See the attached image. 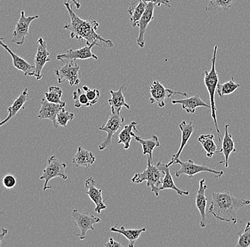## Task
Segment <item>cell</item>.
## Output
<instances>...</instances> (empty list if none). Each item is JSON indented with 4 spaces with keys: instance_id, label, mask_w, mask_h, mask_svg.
I'll list each match as a JSON object with an SVG mask.
<instances>
[{
    "instance_id": "1",
    "label": "cell",
    "mask_w": 250,
    "mask_h": 247,
    "mask_svg": "<svg viewBox=\"0 0 250 247\" xmlns=\"http://www.w3.org/2000/svg\"><path fill=\"white\" fill-rule=\"evenodd\" d=\"M63 4L68 10L70 18V23L65 24L64 29L69 31L70 37L71 39H76L78 41H85L86 45H90L97 42V41L105 44L109 48L113 47V42L109 40L103 38L100 34L96 32L99 27L100 24L96 20H83L75 13L73 9V5L70 4L68 0H63Z\"/></svg>"
},
{
    "instance_id": "2",
    "label": "cell",
    "mask_w": 250,
    "mask_h": 247,
    "mask_svg": "<svg viewBox=\"0 0 250 247\" xmlns=\"http://www.w3.org/2000/svg\"><path fill=\"white\" fill-rule=\"evenodd\" d=\"M211 196L212 202L209 207V213L220 221L232 223V227L237 222L234 217L237 210L250 204V200L236 198L229 190L212 192Z\"/></svg>"
},
{
    "instance_id": "3",
    "label": "cell",
    "mask_w": 250,
    "mask_h": 247,
    "mask_svg": "<svg viewBox=\"0 0 250 247\" xmlns=\"http://www.w3.org/2000/svg\"><path fill=\"white\" fill-rule=\"evenodd\" d=\"M218 48V46L217 45L214 47L213 54H212V60H211L212 66H211L210 71H205L204 84L208 92L209 96H210L211 117L213 120L214 124H215L217 133H218V141L221 143L223 137H222L218 127L216 115L217 108L216 105H215V93H216L217 87L219 84V76L218 72L216 71V67H215Z\"/></svg>"
},
{
    "instance_id": "4",
    "label": "cell",
    "mask_w": 250,
    "mask_h": 247,
    "mask_svg": "<svg viewBox=\"0 0 250 247\" xmlns=\"http://www.w3.org/2000/svg\"><path fill=\"white\" fill-rule=\"evenodd\" d=\"M152 163L153 162L147 157V166L146 170L143 173L134 175L131 181L133 183L136 184H140L144 181H146V186L149 187L156 197H158L163 181L164 173Z\"/></svg>"
},
{
    "instance_id": "5",
    "label": "cell",
    "mask_w": 250,
    "mask_h": 247,
    "mask_svg": "<svg viewBox=\"0 0 250 247\" xmlns=\"http://www.w3.org/2000/svg\"><path fill=\"white\" fill-rule=\"evenodd\" d=\"M66 164L62 162L56 155L51 156L48 159L46 168L43 170L42 176L39 178L41 180H44L43 184V191L46 192L48 189H52L51 186H48V182L51 180L56 178H61L63 180H66L68 179V176L65 174V169H66Z\"/></svg>"
},
{
    "instance_id": "6",
    "label": "cell",
    "mask_w": 250,
    "mask_h": 247,
    "mask_svg": "<svg viewBox=\"0 0 250 247\" xmlns=\"http://www.w3.org/2000/svg\"><path fill=\"white\" fill-rule=\"evenodd\" d=\"M174 164H179L181 168L177 171L175 172V176L179 178L181 175H187L190 179H192L195 176L201 173H212L215 176V178H220L224 175V172L223 170H215L213 169L208 168L204 165H197L192 159H189L187 161H181V159H177L173 162Z\"/></svg>"
},
{
    "instance_id": "7",
    "label": "cell",
    "mask_w": 250,
    "mask_h": 247,
    "mask_svg": "<svg viewBox=\"0 0 250 247\" xmlns=\"http://www.w3.org/2000/svg\"><path fill=\"white\" fill-rule=\"evenodd\" d=\"M151 98L149 103L151 104H156L160 108H163L166 106V100L171 98L173 96H187L186 92L176 91L171 89L166 88L165 87L157 80L151 83L149 88Z\"/></svg>"
},
{
    "instance_id": "8",
    "label": "cell",
    "mask_w": 250,
    "mask_h": 247,
    "mask_svg": "<svg viewBox=\"0 0 250 247\" xmlns=\"http://www.w3.org/2000/svg\"><path fill=\"white\" fill-rule=\"evenodd\" d=\"M81 67L75 61H69L54 70L55 76L59 84L68 82L70 86H77L81 82Z\"/></svg>"
},
{
    "instance_id": "9",
    "label": "cell",
    "mask_w": 250,
    "mask_h": 247,
    "mask_svg": "<svg viewBox=\"0 0 250 247\" xmlns=\"http://www.w3.org/2000/svg\"><path fill=\"white\" fill-rule=\"evenodd\" d=\"M72 217L74 219L76 226L80 231L79 234L73 233V234L77 236L81 240H84L86 238V234L87 231L95 230L94 226L101 222L99 217L90 215L87 212H81L78 209H73L72 212Z\"/></svg>"
},
{
    "instance_id": "10",
    "label": "cell",
    "mask_w": 250,
    "mask_h": 247,
    "mask_svg": "<svg viewBox=\"0 0 250 247\" xmlns=\"http://www.w3.org/2000/svg\"><path fill=\"white\" fill-rule=\"evenodd\" d=\"M125 120L124 117L112 113L109 117L106 124L99 128L100 131H104L107 134L105 140H103V143H101L98 147L100 151H104L112 144V137L121 128Z\"/></svg>"
},
{
    "instance_id": "11",
    "label": "cell",
    "mask_w": 250,
    "mask_h": 247,
    "mask_svg": "<svg viewBox=\"0 0 250 247\" xmlns=\"http://www.w3.org/2000/svg\"><path fill=\"white\" fill-rule=\"evenodd\" d=\"M39 18V15L26 17L24 11H21L20 20L16 24L15 30L12 33V42L17 45H22L26 37L29 35V28L34 20Z\"/></svg>"
},
{
    "instance_id": "12",
    "label": "cell",
    "mask_w": 250,
    "mask_h": 247,
    "mask_svg": "<svg viewBox=\"0 0 250 247\" xmlns=\"http://www.w3.org/2000/svg\"><path fill=\"white\" fill-rule=\"evenodd\" d=\"M95 46H100L98 42L92 44L90 45H86L83 47L78 48V49H73V48H69L65 54H59L56 56L57 60L61 62L64 61H76L85 60V59H93L95 60H98V56L95 55L92 52V48Z\"/></svg>"
},
{
    "instance_id": "13",
    "label": "cell",
    "mask_w": 250,
    "mask_h": 247,
    "mask_svg": "<svg viewBox=\"0 0 250 247\" xmlns=\"http://www.w3.org/2000/svg\"><path fill=\"white\" fill-rule=\"evenodd\" d=\"M51 62L49 51L47 49V44L42 37L37 40V50L34 59L35 67V76L37 80H41L43 77L42 70L48 62Z\"/></svg>"
},
{
    "instance_id": "14",
    "label": "cell",
    "mask_w": 250,
    "mask_h": 247,
    "mask_svg": "<svg viewBox=\"0 0 250 247\" xmlns=\"http://www.w3.org/2000/svg\"><path fill=\"white\" fill-rule=\"evenodd\" d=\"M95 179L93 177H90L88 179L86 180L85 187L87 191L86 194L88 195L90 200L95 203V208L94 209L96 213L101 214V212L104 209H107V206L104 204L105 200L103 199V190L101 189L97 188L95 187Z\"/></svg>"
},
{
    "instance_id": "15",
    "label": "cell",
    "mask_w": 250,
    "mask_h": 247,
    "mask_svg": "<svg viewBox=\"0 0 250 247\" xmlns=\"http://www.w3.org/2000/svg\"><path fill=\"white\" fill-rule=\"evenodd\" d=\"M155 7L156 6L152 3H147L143 15L137 23V26L139 27V35L137 40V43L141 48H145V34L146 33L148 24L154 19V9H155Z\"/></svg>"
},
{
    "instance_id": "16",
    "label": "cell",
    "mask_w": 250,
    "mask_h": 247,
    "mask_svg": "<svg viewBox=\"0 0 250 247\" xmlns=\"http://www.w3.org/2000/svg\"><path fill=\"white\" fill-rule=\"evenodd\" d=\"M40 110H39L38 114V118L39 119H48L52 122L55 128H58L56 126V116L61 111L65 109L66 104H54V103L49 102L47 101L46 98H42L41 101Z\"/></svg>"
},
{
    "instance_id": "17",
    "label": "cell",
    "mask_w": 250,
    "mask_h": 247,
    "mask_svg": "<svg viewBox=\"0 0 250 247\" xmlns=\"http://www.w3.org/2000/svg\"><path fill=\"white\" fill-rule=\"evenodd\" d=\"M208 189V184L206 183V179H202L199 181V187L195 196V206L199 211L201 220L200 222V226L201 228L206 227L208 225L207 216H206V206H207V197L206 191Z\"/></svg>"
},
{
    "instance_id": "18",
    "label": "cell",
    "mask_w": 250,
    "mask_h": 247,
    "mask_svg": "<svg viewBox=\"0 0 250 247\" xmlns=\"http://www.w3.org/2000/svg\"><path fill=\"white\" fill-rule=\"evenodd\" d=\"M0 46L4 50L9 53V55L12 56V62H13L14 67L17 69L23 72V74L26 76H34L35 74V67L28 63L21 56L17 55L11 50V48L8 46L4 42V38H0Z\"/></svg>"
},
{
    "instance_id": "19",
    "label": "cell",
    "mask_w": 250,
    "mask_h": 247,
    "mask_svg": "<svg viewBox=\"0 0 250 247\" xmlns=\"http://www.w3.org/2000/svg\"><path fill=\"white\" fill-rule=\"evenodd\" d=\"M126 85L123 84L120 87L118 90H110L109 93H110L111 98L108 100V103L111 108V112L112 114L120 115L122 109L123 107L126 108L127 109H130V106L125 101L124 92L126 91Z\"/></svg>"
},
{
    "instance_id": "20",
    "label": "cell",
    "mask_w": 250,
    "mask_h": 247,
    "mask_svg": "<svg viewBox=\"0 0 250 247\" xmlns=\"http://www.w3.org/2000/svg\"><path fill=\"white\" fill-rule=\"evenodd\" d=\"M179 127L181 131V142L180 144L179 151L176 154L173 155L171 160L168 164H167V166L169 167V168L172 165H173V162H175L176 159L179 158V156H181V153L184 151L188 141L189 139L190 138L192 134H193L195 131V126L192 121L187 123L186 120H184L180 123Z\"/></svg>"
},
{
    "instance_id": "21",
    "label": "cell",
    "mask_w": 250,
    "mask_h": 247,
    "mask_svg": "<svg viewBox=\"0 0 250 247\" xmlns=\"http://www.w3.org/2000/svg\"><path fill=\"white\" fill-rule=\"evenodd\" d=\"M156 167L164 173L163 181H162L160 190L170 189V190H174L178 195H181V196H188V195H189L190 192L188 190H182L176 187L173 178H172L169 167L167 166V164L163 163L162 161H159L158 163L156 164Z\"/></svg>"
},
{
    "instance_id": "22",
    "label": "cell",
    "mask_w": 250,
    "mask_h": 247,
    "mask_svg": "<svg viewBox=\"0 0 250 247\" xmlns=\"http://www.w3.org/2000/svg\"><path fill=\"white\" fill-rule=\"evenodd\" d=\"M229 124H227L225 126V135L222 139V147L218 151V153H223L225 157L224 160L219 162V164H225V167L226 168L229 167V159L230 155L236 152L232 135L229 132Z\"/></svg>"
},
{
    "instance_id": "23",
    "label": "cell",
    "mask_w": 250,
    "mask_h": 247,
    "mask_svg": "<svg viewBox=\"0 0 250 247\" xmlns=\"http://www.w3.org/2000/svg\"><path fill=\"white\" fill-rule=\"evenodd\" d=\"M171 104L173 105L180 104L182 109L188 113L193 114L195 112L197 108L206 107L210 109V105L206 104L203 101L202 98L198 95H195L186 99L173 100Z\"/></svg>"
},
{
    "instance_id": "24",
    "label": "cell",
    "mask_w": 250,
    "mask_h": 247,
    "mask_svg": "<svg viewBox=\"0 0 250 247\" xmlns=\"http://www.w3.org/2000/svg\"><path fill=\"white\" fill-rule=\"evenodd\" d=\"M95 156L91 152L84 149L83 147L78 148L77 153L72 159V164L76 168L83 167L89 169L95 162Z\"/></svg>"
},
{
    "instance_id": "25",
    "label": "cell",
    "mask_w": 250,
    "mask_h": 247,
    "mask_svg": "<svg viewBox=\"0 0 250 247\" xmlns=\"http://www.w3.org/2000/svg\"><path fill=\"white\" fill-rule=\"evenodd\" d=\"M29 99V93H28V89L26 88L24 90L20 93L18 98L14 101L13 104L10 107L8 108V115L6 117L5 119L0 120V128L3 125L6 124L7 122L12 119V118L15 116L21 110V108L23 107V105L26 104V101Z\"/></svg>"
},
{
    "instance_id": "26",
    "label": "cell",
    "mask_w": 250,
    "mask_h": 247,
    "mask_svg": "<svg viewBox=\"0 0 250 247\" xmlns=\"http://www.w3.org/2000/svg\"><path fill=\"white\" fill-rule=\"evenodd\" d=\"M132 137L135 139L136 141L138 142L142 145L144 156L147 155V157L150 159V160L151 162H154L153 151H154V148H158L161 145L159 137L154 135H152L151 138L145 140V139L142 138L140 136L135 135L134 133L133 134Z\"/></svg>"
},
{
    "instance_id": "27",
    "label": "cell",
    "mask_w": 250,
    "mask_h": 247,
    "mask_svg": "<svg viewBox=\"0 0 250 247\" xmlns=\"http://www.w3.org/2000/svg\"><path fill=\"white\" fill-rule=\"evenodd\" d=\"M146 3L142 0H130L127 12L130 15L131 24L136 27L146 7Z\"/></svg>"
},
{
    "instance_id": "28",
    "label": "cell",
    "mask_w": 250,
    "mask_h": 247,
    "mask_svg": "<svg viewBox=\"0 0 250 247\" xmlns=\"http://www.w3.org/2000/svg\"><path fill=\"white\" fill-rule=\"evenodd\" d=\"M117 226H118V223L115 226L111 227L110 231L112 232L119 233V234H121L122 235L124 236L125 238L129 241V244L128 245L129 247H134L136 241L140 238L141 234L146 231V228L145 227L142 228V229H125L124 226H121L120 229H117Z\"/></svg>"
},
{
    "instance_id": "29",
    "label": "cell",
    "mask_w": 250,
    "mask_h": 247,
    "mask_svg": "<svg viewBox=\"0 0 250 247\" xmlns=\"http://www.w3.org/2000/svg\"><path fill=\"white\" fill-rule=\"evenodd\" d=\"M198 142L202 145L203 149L206 152L207 158H211L215 153H218L219 148L215 143V136L212 134H203L199 136Z\"/></svg>"
},
{
    "instance_id": "30",
    "label": "cell",
    "mask_w": 250,
    "mask_h": 247,
    "mask_svg": "<svg viewBox=\"0 0 250 247\" xmlns=\"http://www.w3.org/2000/svg\"><path fill=\"white\" fill-rule=\"evenodd\" d=\"M137 125V122L132 121L129 125L125 126L123 131L120 133L118 137V144H123L124 145L125 150H128L130 147L131 141H132V135L134 134V131L135 132H138L136 126Z\"/></svg>"
},
{
    "instance_id": "31",
    "label": "cell",
    "mask_w": 250,
    "mask_h": 247,
    "mask_svg": "<svg viewBox=\"0 0 250 247\" xmlns=\"http://www.w3.org/2000/svg\"><path fill=\"white\" fill-rule=\"evenodd\" d=\"M234 1L235 0H208L205 12H211L218 9L228 11V9L232 8Z\"/></svg>"
},
{
    "instance_id": "32",
    "label": "cell",
    "mask_w": 250,
    "mask_h": 247,
    "mask_svg": "<svg viewBox=\"0 0 250 247\" xmlns=\"http://www.w3.org/2000/svg\"><path fill=\"white\" fill-rule=\"evenodd\" d=\"M240 87H241V85L236 83L234 81V78H232L229 81L225 82L224 84H218V87H217L216 92L219 96H228V95L233 93Z\"/></svg>"
},
{
    "instance_id": "33",
    "label": "cell",
    "mask_w": 250,
    "mask_h": 247,
    "mask_svg": "<svg viewBox=\"0 0 250 247\" xmlns=\"http://www.w3.org/2000/svg\"><path fill=\"white\" fill-rule=\"evenodd\" d=\"M44 96V98L49 102L54 104H65V102L62 101V90L60 87L51 86L48 87V91L45 93Z\"/></svg>"
},
{
    "instance_id": "34",
    "label": "cell",
    "mask_w": 250,
    "mask_h": 247,
    "mask_svg": "<svg viewBox=\"0 0 250 247\" xmlns=\"http://www.w3.org/2000/svg\"><path fill=\"white\" fill-rule=\"evenodd\" d=\"M73 98L74 101V106L77 109L82 106H85V107L90 106V102L83 89H78L77 90L73 91Z\"/></svg>"
},
{
    "instance_id": "35",
    "label": "cell",
    "mask_w": 250,
    "mask_h": 247,
    "mask_svg": "<svg viewBox=\"0 0 250 247\" xmlns=\"http://www.w3.org/2000/svg\"><path fill=\"white\" fill-rule=\"evenodd\" d=\"M74 118L75 114L73 112H67L65 109H63L57 114L56 118V126L57 127L61 126V127L65 128L68 123L74 119Z\"/></svg>"
},
{
    "instance_id": "36",
    "label": "cell",
    "mask_w": 250,
    "mask_h": 247,
    "mask_svg": "<svg viewBox=\"0 0 250 247\" xmlns=\"http://www.w3.org/2000/svg\"><path fill=\"white\" fill-rule=\"evenodd\" d=\"M239 236L238 242L236 244V247H250V222L247 223L243 231L237 233Z\"/></svg>"
},
{
    "instance_id": "37",
    "label": "cell",
    "mask_w": 250,
    "mask_h": 247,
    "mask_svg": "<svg viewBox=\"0 0 250 247\" xmlns=\"http://www.w3.org/2000/svg\"><path fill=\"white\" fill-rule=\"evenodd\" d=\"M83 90L85 92L87 99L90 102V106L96 104L98 102L100 96H101V91L98 89H90L87 86H83L82 87Z\"/></svg>"
},
{
    "instance_id": "38",
    "label": "cell",
    "mask_w": 250,
    "mask_h": 247,
    "mask_svg": "<svg viewBox=\"0 0 250 247\" xmlns=\"http://www.w3.org/2000/svg\"><path fill=\"white\" fill-rule=\"evenodd\" d=\"M17 178L13 175L8 174L3 178V186L7 190H11L14 188L17 184Z\"/></svg>"
},
{
    "instance_id": "39",
    "label": "cell",
    "mask_w": 250,
    "mask_h": 247,
    "mask_svg": "<svg viewBox=\"0 0 250 247\" xmlns=\"http://www.w3.org/2000/svg\"><path fill=\"white\" fill-rule=\"evenodd\" d=\"M142 1L146 3V4L147 3H152L156 7H161L162 5L167 6L168 8L171 7L169 0H142Z\"/></svg>"
},
{
    "instance_id": "40",
    "label": "cell",
    "mask_w": 250,
    "mask_h": 247,
    "mask_svg": "<svg viewBox=\"0 0 250 247\" xmlns=\"http://www.w3.org/2000/svg\"><path fill=\"white\" fill-rule=\"evenodd\" d=\"M106 247H123V245L120 242H115L112 238H109L108 242L104 245Z\"/></svg>"
},
{
    "instance_id": "41",
    "label": "cell",
    "mask_w": 250,
    "mask_h": 247,
    "mask_svg": "<svg viewBox=\"0 0 250 247\" xmlns=\"http://www.w3.org/2000/svg\"><path fill=\"white\" fill-rule=\"evenodd\" d=\"M1 233L0 234V247H1V244H2L3 240H4V237L7 235L8 233L7 229H4V228H1Z\"/></svg>"
},
{
    "instance_id": "42",
    "label": "cell",
    "mask_w": 250,
    "mask_h": 247,
    "mask_svg": "<svg viewBox=\"0 0 250 247\" xmlns=\"http://www.w3.org/2000/svg\"><path fill=\"white\" fill-rule=\"evenodd\" d=\"M70 1H73L74 5L76 6V9H80L81 7V4L80 3L79 0H70Z\"/></svg>"
}]
</instances>
